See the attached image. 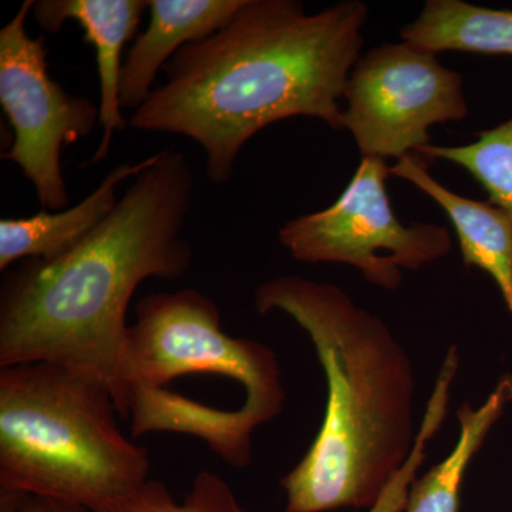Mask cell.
Instances as JSON below:
<instances>
[{"label": "cell", "instance_id": "obj_1", "mask_svg": "<svg viewBox=\"0 0 512 512\" xmlns=\"http://www.w3.org/2000/svg\"><path fill=\"white\" fill-rule=\"evenodd\" d=\"M367 16L362 0L318 13L298 0H245L227 26L167 63V80L128 124L194 140L217 185L231 180L239 151L271 124L311 117L345 130L340 100L362 57Z\"/></svg>", "mask_w": 512, "mask_h": 512}, {"label": "cell", "instance_id": "obj_2", "mask_svg": "<svg viewBox=\"0 0 512 512\" xmlns=\"http://www.w3.org/2000/svg\"><path fill=\"white\" fill-rule=\"evenodd\" d=\"M194 173L180 151L153 154L99 227L52 262L26 259L3 276L0 367L46 362L106 384L123 414L120 369L128 303L148 278H183Z\"/></svg>", "mask_w": 512, "mask_h": 512}, {"label": "cell", "instance_id": "obj_3", "mask_svg": "<svg viewBox=\"0 0 512 512\" xmlns=\"http://www.w3.org/2000/svg\"><path fill=\"white\" fill-rule=\"evenodd\" d=\"M254 303L259 315L285 313L308 333L328 384L318 436L282 480L286 512L370 510L416 443L409 353L333 284L276 276L256 288Z\"/></svg>", "mask_w": 512, "mask_h": 512}, {"label": "cell", "instance_id": "obj_4", "mask_svg": "<svg viewBox=\"0 0 512 512\" xmlns=\"http://www.w3.org/2000/svg\"><path fill=\"white\" fill-rule=\"evenodd\" d=\"M106 384L36 362L0 367V488L96 512L148 481Z\"/></svg>", "mask_w": 512, "mask_h": 512}, {"label": "cell", "instance_id": "obj_5", "mask_svg": "<svg viewBox=\"0 0 512 512\" xmlns=\"http://www.w3.org/2000/svg\"><path fill=\"white\" fill-rule=\"evenodd\" d=\"M192 373L225 376L242 384L244 404L227 410V430L239 453L251 456L256 427L274 420L284 407L278 357L262 343L227 335L217 305L195 289L141 299L121 359L123 417L134 390L165 389L171 380Z\"/></svg>", "mask_w": 512, "mask_h": 512}, {"label": "cell", "instance_id": "obj_6", "mask_svg": "<svg viewBox=\"0 0 512 512\" xmlns=\"http://www.w3.org/2000/svg\"><path fill=\"white\" fill-rule=\"evenodd\" d=\"M389 177L386 160L362 157L330 207L301 215L279 229L282 247L296 261L349 265L369 284L396 291L403 271H419L444 258L453 239L446 227L433 222L403 224L387 194Z\"/></svg>", "mask_w": 512, "mask_h": 512}, {"label": "cell", "instance_id": "obj_7", "mask_svg": "<svg viewBox=\"0 0 512 512\" xmlns=\"http://www.w3.org/2000/svg\"><path fill=\"white\" fill-rule=\"evenodd\" d=\"M464 79L436 53L386 43L360 57L346 84L345 128L362 157L400 158L431 144L430 128L468 116Z\"/></svg>", "mask_w": 512, "mask_h": 512}, {"label": "cell", "instance_id": "obj_8", "mask_svg": "<svg viewBox=\"0 0 512 512\" xmlns=\"http://www.w3.org/2000/svg\"><path fill=\"white\" fill-rule=\"evenodd\" d=\"M33 5L35 0H25L0 29V104L15 136L2 158L22 170L43 210L63 211L69 205L60 163L63 148L100 126V109L50 77L46 37L29 36L26 30Z\"/></svg>", "mask_w": 512, "mask_h": 512}, {"label": "cell", "instance_id": "obj_9", "mask_svg": "<svg viewBox=\"0 0 512 512\" xmlns=\"http://www.w3.org/2000/svg\"><path fill=\"white\" fill-rule=\"evenodd\" d=\"M148 10V0H37L32 13L37 25L57 33L73 20L83 29L84 42L94 47L100 82L101 143L89 164L109 156L116 131H124L127 120L121 110L119 89L124 46L136 36Z\"/></svg>", "mask_w": 512, "mask_h": 512}, {"label": "cell", "instance_id": "obj_10", "mask_svg": "<svg viewBox=\"0 0 512 512\" xmlns=\"http://www.w3.org/2000/svg\"><path fill=\"white\" fill-rule=\"evenodd\" d=\"M245 0H148L150 23L121 69V110L136 111L154 92L157 74L183 47L228 25Z\"/></svg>", "mask_w": 512, "mask_h": 512}, {"label": "cell", "instance_id": "obj_11", "mask_svg": "<svg viewBox=\"0 0 512 512\" xmlns=\"http://www.w3.org/2000/svg\"><path fill=\"white\" fill-rule=\"evenodd\" d=\"M419 154H407L390 167V175L409 181L439 204L456 231L464 265L493 278L512 313V222L488 201H476L448 190L429 173Z\"/></svg>", "mask_w": 512, "mask_h": 512}, {"label": "cell", "instance_id": "obj_12", "mask_svg": "<svg viewBox=\"0 0 512 512\" xmlns=\"http://www.w3.org/2000/svg\"><path fill=\"white\" fill-rule=\"evenodd\" d=\"M153 156L136 164H121L104 177L84 200L63 211L42 210L28 218L0 220V271L26 259L52 262L76 248L109 217L117 204V188L136 178Z\"/></svg>", "mask_w": 512, "mask_h": 512}, {"label": "cell", "instance_id": "obj_13", "mask_svg": "<svg viewBox=\"0 0 512 512\" xmlns=\"http://www.w3.org/2000/svg\"><path fill=\"white\" fill-rule=\"evenodd\" d=\"M400 37L436 55L512 56V10L463 0H427L416 20L400 30Z\"/></svg>", "mask_w": 512, "mask_h": 512}, {"label": "cell", "instance_id": "obj_14", "mask_svg": "<svg viewBox=\"0 0 512 512\" xmlns=\"http://www.w3.org/2000/svg\"><path fill=\"white\" fill-rule=\"evenodd\" d=\"M511 402L512 375H507L480 407L468 402L458 407L460 434L456 446L426 476L414 481L403 512H458L468 466Z\"/></svg>", "mask_w": 512, "mask_h": 512}, {"label": "cell", "instance_id": "obj_15", "mask_svg": "<svg viewBox=\"0 0 512 512\" xmlns=\"http://www.w3.org/2000/svg\"><path fill=\"white\" fill-rule=\"evenodd\" d=\"M417 154L464 168L487 192L488 202L504 211L512 222V117L500 126L481 131L471 143L429 144Z\"/></svg>", "mask_w": 512, "mask_h": 512}, {"label": "cell", "instance_id": "obj_16", "mask_svg": "<svg viewBox=\"0 0 512 512\" xmlns=\"http://www.w3.org/2000/svg\"><path fill=\"white\" fill-rule=\"evenodd\" d=\"M96 512H248L237 495L211 471H200L190 493L181 503L175 501L165 484L148 480L119 500L104 505Z\"/></svg>", "mask_w": 512, "mask_h": 512}, {"label": "cell", "instance_id": "obj_17", "mask_svg": "<svg viewBox=\"0 0 512 512\" xmlns=\"http://www.w3.org/2000/svg\"><path fill=\"white\" fill-rule=\"evenodd\" d=\"M457 372L458 365L453 360H446L441 365L430 400L427 402L426 410H424L423 420H421L419 430H417L416 443H414L412 454L369 512H403L406 508L410 488H412L417 473H419L424 460H426L427 446H429L430 441L436 436L441 424L446 419L451 386H453Z\"/></svg>", "mask_w": 512, "mask_h": 512}, {"label": "cell", "instance_id": "obj_18", "mask_svg": "<svg viewBox=\"0 0 512 512\" xmlns=\"http://www.w3.org/2000/svg\"><path fill=\"white\" fill-rule=\"evenodd\" d=\"M0 512H93L82 505L64 503L55 498L15 493L0 488Z\"/></svg>", "mask_w": 512, "mask_h": 512}, {"label": "cell", "instance_id": "obj_19", "mask_svg": "<svg viewBox=\"0 0 512 512\" xmlns=\"http://www.w3.org/2000/svg\"><path fill=\"white\" fill-rule=\"evenodd\" d=\"M222 417H224V416H222ZM222 434H224V433H222ZM224 441H225V439H224ZM225 461H227V446H225Z\"/></svg>", "mask_w": 512, "mask_h": 512}]
</instances>
